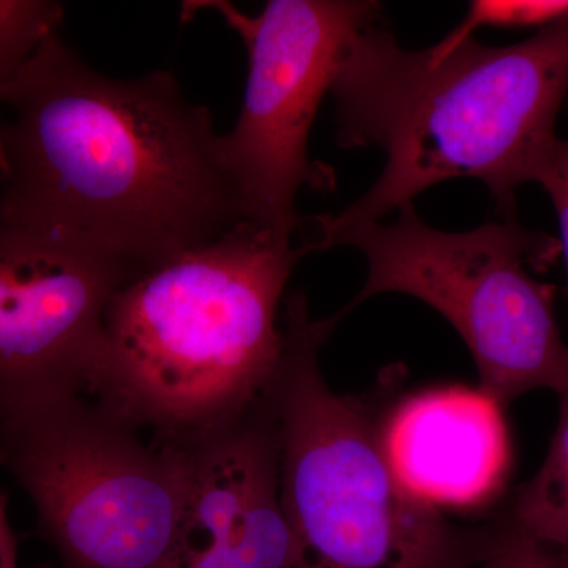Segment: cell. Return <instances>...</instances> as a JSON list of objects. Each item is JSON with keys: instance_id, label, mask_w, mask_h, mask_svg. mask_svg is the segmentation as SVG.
<instances>
[{"instance_id": "cell-8", "label": "cell", "mask_w": 568, "mask_h": 568, "mask_svg": "<svg viewBox=\"0 0 568 568\" xmlns=\"http://www.w3.org/2000/svg\"><path fill=\"white\" fill-rule=\"evenodd\" d=\"M134 275L61 231L0 219V418L92 395L108 310Z\"/></svg>"}, {"instance_id": "cell-9", "label": "cell", "mask_w": 568, "mask_h": 568, "mask_svg": "<svg viewBox=\"0 0 568 568\" xmlns=\"http://www.w3.org/2000/svg\"><path fill=\"white\" fill-rule=\"evenodd\" d=\"M173 440L189 454L192 481L171 568H293L278 429L265 396Z\"/></svg>"}, {"instance_id": "cell-7", "label": "cell", "mask_w": 568, "mask_h": 568, "mask_svg": "<svg viewBox=\"0 0 568 568\" xmlns=\"http://www.w3.org/2000/svg\"><path fill=\"white\" fill-rule=\"evenodd\" d=\"M219 11L244 40L248 78L233 130L216 152L242 222L293 239L302 186H328L332 173L308 156L321 100L331 92L346 44L379 21L369 0H271L248 17L224 0L194 2Z\"/></svg>"}, {"instance_id": "cell-10", "label": "cell", "mask_w": 568, "mask_h": 568, "mask_svg": "<svg viewBox=\"0 0 568 568\" xmlns=\"http://www.w3.org/2000/svg\"><path fill=\"white\" fill-rule=\"evenodd\" d=\"M500 410L478 388H428L379 418L381 440L403 484L426 504L480 507L503 488L510 465Z\"/></svg>"}, {"instance_id": "cell-6", "label": "cell", "mask_w": 568, "mask_h": 568, "mask_svg": "<svg viewBox=\"0 0 568 568\" xmlns=\"http://www.w3.org/2000/svg\"><path fill=\"white\" fill-rule=\"evenodd\" d=\"M92 395H65L0 418V467L31 496L55 568H171L189 504L178 440Z\"/></svg>"}, {"instance_id": "cell-1", "label": "cell", "mask_w": 568, "mask_h": 568, "mask_svg": "<svg viewBox=\"0 0 568 568\" xmlns=\"http://www.w3.org/2000/svg\"><path fill=\"white\" fill-rule=\"evenodd\" d=\"M2 121L0 219L138 274L242 222L211 111L168 71L104 77L55 32L3 93Z\"/></svg>"}, {"instance_id": "cell-17", "label": "cell", "mask_w": 568, "mask_h": 568, "mask_svg": "<svg viewBox=\"0 0 568 568\" xmlns=\"http://www.w3.org/2000/svg\"><path fill=\"white\" fill-rule=\"evenodd\" d=\"M43 568H52V567H43Z\"/></svg>"}, {"instance_id": "cell-5", "label": "cell", "mask_w": 568, "mask_h": 568, "mask_svg": "<svg viewBox=\"0 0 568 568\" xmlns=\"http://www.w3.org/2000/svg\"><path fill=\"white\" fill-rule=\"evenodd\" d=\"M465 233L428 226L414 204L390 224H355L317 245L364 254L366 282L342 320L368 298L405 294L454 325L473 354L478 390L500 407L534 390L568 395V345L555 315V286L529 268L560 254L559 239L530 231L515 211Z\"/></svg>"}, {"instance_id": "cell-3", "label": "cell", "mask_w": 568, "mask_h": 568, "mask_svg": "<svg viewBox=\"0 0 568 568\" xmlns=\"http://www.w3.org/2000/svg\"><path fill=\"white\" fill-rule=\"evenodd\" d=\"M305 254L241 222L134 275L108 310L92 396L159 439L253 405L282 361L280 301Z\"/></svg>"}, {"instance_id": "cell-15", "label": "cell", "mask_w": 568, "mask_h": 568, "mask_svg": "<svg viewBox=\"0 0 568 568\" xmlns=\"http://www.w3.org/2000/svg\"><path fill=\"white\" fill-rule=\"evenodd\" d=\"M538 185L544 186L558 215L560 254L566 260L568 280V138L559 140L555 155Z\"/></svg>"}, {"instance_id": "cell-11", "label": "cell", "mask_w": 568, "mask_h": 568, "mask_svg": "<svg viewBox=\"0 0 568 568\" xmlns=\"http://www.w3.org/2000/svg\"><path fill=\"white\" fill-rule=\"evenodd\" d=\"M506 521L568 552V395L560 396L558 426L547 457L518 489Z\"/></svg>"}, {"instance_id": "cell-12", "label": "cell", "mask_w": 568, "mask_h": 568, "mask_svg": "<svg viewBox=\"0 0 568 568\" xmlns=\"http://www.w3.org/2000/svg\"><path fill=\"white\" fill-rule=\"evenodd\" d=\"M63 7L48 0H0V182L3 163L2 97L52 33L61 32Z\"/></svg>"}, {"instance_id": "cell-13", "label": "cell", "mask_w": 568, "mask_h": 568, "mask_svg": "<svg viewBox=\"0 0 568 568\" xmlns=\"http://www.w3.org/2000/svg\"><path fill=\"white\" fill-rule=\"evenodd\" d=\"M567 20L568 0H474L463 21L435 47L457 48L478 29L538 32Z\"/></svg>"}, {"instance_id": "cell-14", "label": "cell", "mask_w": 568, "mask_h": 568, "mask_svg": "<svg viewBox=\"0 0 568 568\" xmlns=\"http://www.w3.org/2000/svg\"><path fill=\"white\" fill-rule=\"evenodd\" d=\"M470 568H568V552L549 547L504 521L484 537Z\"/></svg>"}, {"instance_id": "cell-16", "label": "cell", "mask_w": 568, "mask_h": 568, "mask_svg": "<svg viewBox=\"0 0 568 568\" xmlns=\"http://www.w3.org/2000/svg\"><path fill=\"white\" fill-rule=\"evenodd\" d=\"M18 540L9 521V499L0 491V568H18Z\"/></svg>"}, {"instance_id": "cell-2", "label": "cell", "mask_w": 568, "mask_h": 568, "mask_svg": "<svg viewBox=\"0 0 568 568\" xmlns=\"http://www.w3.org/2000/svg\"><path fill=\"white\" fill-rule=\"evenodd\" d=\"M331 93L336 144L381 149L386 166L345 211L301 219L306 253L455 178L484 182L497 212L515 211L517 190L540 183L560 140L568 20L507 47L470 39L452 50L418 51L405 50L375 22L346 44Z\"/></svg>"}, {"instance_id": "cell-4", "label": "cell", "mask_w": 568, "mask_h": 568, "mask_svg": "<svg viewBox=\"0 0 568 568\" xmlns=\"http://www.w3.org/2000/svg\"><path fill=\"white\" fill-rule=\"evenodd\" d=\"M336 324L312 317L301 291L287 295L282 361L264 394L293 568H470L484 538L414 495L388 462L379 418L325 383L320 353Z\"/></svg>"}]
</instances>
